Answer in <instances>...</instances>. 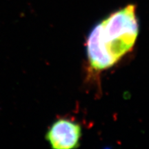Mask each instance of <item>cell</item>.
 Wrapping results in <instances>:
<instances>
[{"label":"cell","mask_w":149,"mask_h":149,"mask_svg":"<svg viewBox=\"0 0 149 149\" xmlns=\"http://www.w3.org/2000/svg\"><path fill=\"white\" fill-rule=\"evenodd\" d=\"M82 128L71 119L62 117L55 120L48 128L45 137L52 148H77L80 145Z\"/></svg>","instance_id":"2"},{"label":"cell","mask_w":149,"mask_h":149,"mask_svg":"<svg viewBox=\"0 0 149 149\" xmlns=\"http://www.w3.org/2000/svg\"><path fill=\"white\" fill-rule=\"evenodd\" d=\"M139 31L136 6L128 4L97 22L86 43L88 66L94 72L112 68L133 50Z\"/></svg>","instance_id":"1"}]
</instances>
